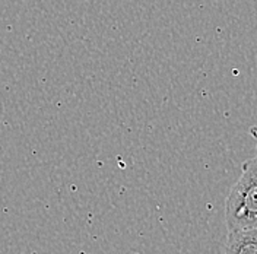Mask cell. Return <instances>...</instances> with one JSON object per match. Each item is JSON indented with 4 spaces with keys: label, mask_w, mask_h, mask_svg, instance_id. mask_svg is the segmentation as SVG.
Listing matches in <instances>:
<instances>
[{
    "label": "cell",
    "mask_w": 257,
    "mask_h": 254,
    "mask_svg": "<svg viewBox=\"0 0 257 254\" xmlns=\"http://www.w3.org/2000/svg\"><path fill=\"white\" fill-rule=\"evenodd\" d=\"M228 232L257 229V154L242 164V171L225 202Z\"/></svg>",
    "instance_id": "obj_1"
},
{
    "label": "cell",
    "mask_w": 257,
    "mask_h": 254,
    "mask_svg": "<svg viewBox=\"0 0 257 254\" xmlns=\"http://www.w3.org/2000/svg\"><path fill=\"white\" fill-rule=\"evenodd\" d=\"M224 254H257V229L228 232Z\"/></svg>",
    "instance_id": "obj_2"
},
{
    "label": "cell",
    "mask_w": 257,
    "mask_h": 254,
    "mask_svg": "<svg viewBox=\"0 0 257 254\" xmlns=\"http://www.w3.org/2000/svg\"><path fill=\"white\" fill-rule=\"evenodd\" d=\"M250 135L253 136V139H254L257 143V126H253L251 129H250Z\"/></svg>",
    "instance_id": "obj_3"
}]
</instances>
